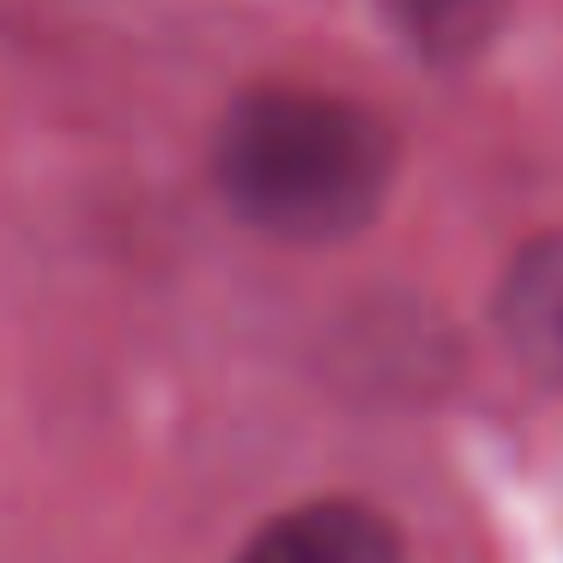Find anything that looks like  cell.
<instances>
[{
	"mask_svg": "<svg viewBox=\"0 0 563 563\" xmlns=\"http://www.w3.org/2000/svg\"><path fill=\"white\" fill-rule=\"evenodd\" d=\"M400 176V140L376 110L316 86H255L212 134V188L249 224L291 249H333L382 219Z\"/></svg>",
	"mask_w": 563,
	"mask_h": 563,
	"instance_id": "6da1fadb",
	"label": "cell"
},
{
	"mask_svg": "<svg viewBox=\"0 0 563 563\" xmlns=\"http://www.w3.org/2000/svg\"><path fill=\"white\" fill-rule=\"evenodd\" d=\"M231 563H406L400 527L357 497L291 503L249 533Z\"/></svg>",
	"mask_w": 563,
	"mask_h": 563,
	"instance_id": "7a4b0ae2",
	"label": "cell"
},
{
	"mask_svg": "<svg viewBox=\"0 0 563 563\" xmlns=\"http://www.w3.org/2000/svg\"><path fill=\"white\" fill-rule=\"evenodd\" d=\"M497 340L521 376L563 394V224L521 249L497 285Z\"/></svg>",
	"mask_w": 563,
	"mask_h": 563,
	"instance_id": "3957f363",
	"label": "cell"
},
{
	"mask_svg": "<svg viewBox=\"0 0 563 563\" xmlns=\"http://www.w3.org/2000/svg\"><path fill=\"white\" fill-rule=\"evenodd\" d=\"M382 13L424 67H473L509 31L515 0H382Z\"/></svg>",
	"mask_w": 563,
	"mask_h": 563,
	"instance_id": "277c9868",
	"label": "cell"
}]
</instances>
